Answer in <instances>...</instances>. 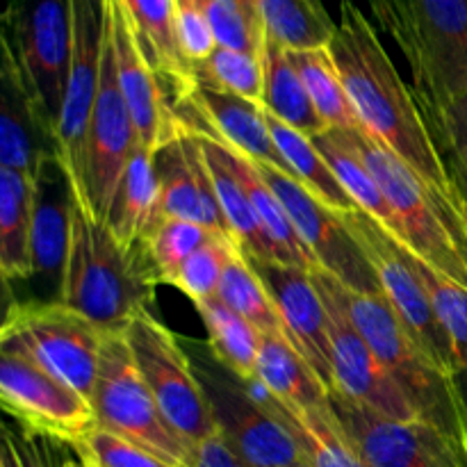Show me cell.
<instances>
[{
    "instance_id": "obj_1",
    "label": "cell",
    "mask_w": 467,
    "mask_h": 467,
    "mask_svg": "<svg viewBox=\"0 0 467 467\" xmlns=\"http://www.w3.org/2000/svg\"><path fill=\"white\" fill-rule=\"evenodd\" d=\"M328 50L365 132L409 164L429 192L465 213L459 187L451 181L413 89L401 80L377 26L356 0H340L337 30Z\"/></svg>"
},
{
    "instance_id": "obj_2",
    "label": "cell",
    "mask_w": 467,
    "mask_h": 467,
    "mask_svg": "<svg viewBox=\"0 0 467 467\" xmlns=\"http://www.w3.org/2000/svg\"><path fill=\"white\" fill-rule=\"evenodd\" d=\"M155 287L158 281L141 244L132 249L119 244L71 187L68 246L57 301L89 317L105 333H123L135 315L150 308Z\"/></svg>"
},
{
    "instance_id": "obj_3",
    "label": "cell",
    "mask_w": 467,
    "mask_h": 467,
    "mask_svg": "<svg viewBox=\"0 0 467 467\" xmlns=\"http://www.w3.org/2000/svg\"><path fill=\"white\" fill-rule=\"evenodd\" d=\"M410 68V89L433 140L467 96V0H368Z\"/></svg>"
},
{
    "instance_id": "obj_4",
    "label": "cell",
    "mask_w": 467,
    "mask_h": 467,
    "mask_svg": "<svg viewBox=\"0 0 467 467\" xmlns=\"http://www.w3.org/2000/svg\"><path fill=\"white\" fill-rule=\"evenodd\" d=\"M349 317L392 377L418 422L427 424L467 467V400L459 377L438 368L410 337L383 295H365L342 285Z\"/></svg>"
},
{
    "instance_id": "obj_5",
    "label": "cell",
    "mask_w": 467,
    "mask_h": 467,
    "mask_svg": "<svg viewBox=\"0 0 467 467\" xmlns=\"http://www.w3.org/2000/svg\"><path fill=\"white\" fill-rule=\"evenodd\" d=\"M381 185L401 223L400 244L467 287V214L438 199L418 173L365 130H340Z\"/></svg>"
},
{
    "instance_id": "obj_6",
    "label": "cell",
    "mask_w": 467,
    "mask_h": 467,
    "mask_svg": "<svg viewBox=\"0 0 467 467\" xmlns=\"http://www.w3.org/2000/svg\"><path fill=\"white\" fill-rule=\"evenodd\" d=\"M105 336L89 317L57 299L14 301L0 328V351L26 356L91 401Z\"/></svg>"
},
{
    "instance_id": "obj_7",
    "label": "cell",
    "mask_w": 467,
    "mask_h": 467,
    "mask_svg": "<svg viewBox=\"0 0 467 467\" xmlns=\"http://www.w3.org/2000/svg\"><path fill=\"white\" fill-rule=\"evenodd\" d=\"M71 0H9L3 14V59L57 137L71 64Z\"/></svg>"
},
{
    "instance_id": "obj_8",
    "label": "cell",
    "mask_w": 467,
    "mask_h": 467,
    "mask_svg": "<svg viewBox=\"0 0 467 467\" xmlns=\"http://www.w3.org/2000/svg\"><path fill=\"white\" fill-rule=\"evenodd\" d=\"M126 340L135 363L169 427L190 447L217 433L213 406L196 377L194 363L176 333L150 310H141L128 324Z\"/></svg>"
},
{
    "instance_id": "obj_9",
    "label": "cell",
    "mask_w": 467,
    "mask_h": 467,
    "mask_svg": "<svg viewBox=\"0 0 467 467\" xmlns=\"http://www.w3.org/2000/svg\"><path fill=\"white\" fill-rule=\"evenodd\" d=\"M91 409L96 415V427L108 429L144 447L171 467L185 465L192 447L169 427L160 413L137 368L126 333L105 336Z\"/></svg>"
},
{
    "instance_id": "obj_10",
    "label": "cell",
    "mask_w": 467,
    "mask_h": 467,
    "mask_svg": "<svg viewBox=\"0 0 467 467\" xmlns=\"http://www.w3.org/2000/svg\"><path fill=\"white\" fill-rule=\"evenodd\" d=\"M340 217L372 265L383 299L390 304L410 337L422 347L424 354L438 368L459 377L461 368L456 363L454 347L433 313L431 299H429L422 278L415 272L410 251L363 210H351Z\"/></svg>"
},
{
    "instance_id": "obj_11",
    "label": "cell",
    "mask_w": 467,
    "mask_h": 467,
    "mask_svg": "<svg viewBox=\"0 0 467 467\" xmlns=\"http://www.w3.org/2000/svg\"><path fill=\"white\" fill-rule=\"evenodd\" d=\"M192 363L213 406L217 431L244 463L251 467L306 463L285 424L254 400L242 379L217 363L213 354L192 356Z\"/></svg>"
},
{
    "instance_id": "obj_12",
    "label": "cell",
    "mask_w": 467,
    "mask_h": 467,
    "mask_svg": "<svg viewBox=\"0 0 467 467\" xmlns=\"http://www.w3.org/2000/svg\"><path fill=\"white\" fill-rule=\"evenodd\" d=\"M73 39L67 94L57 126L59 164L89 208L87 196V137L100 80L105 46V0H71ZM91 213V210H89Z\"/></svg>"
},
{
    "instance_id": "obj_13",
    "label": "cell",
    "mask_w": 467,
    "mask_h": 467,
    "mask_svg": "<svg viewBox=\"0 0 467 467\" xmlns=\"http://www.w3.org/2000/svg\"><path fill=\"white\" fill-rule=\"evenodd\" d=\"M313 281L327 306L337 395L347 397L365 409H372L374 413L386 415V418L404 420V422L418 420L413 406L397 388L388 369L383 368L381 360L377 358L372 347L360 336L354 319L347 313L342 283L324 269L313 272Z\"/></svg>"
},
{
    "instance_id": "obj_14",
    "label": "cell",
    "mask_w": 467,
    "mask_h": 467,
    "mask_svg": "<svg viewBox=\"0 0 467 467\" xmlns=\"http://www.w3.org/2000/svg\"><path fill=\"white\" fill-rule=\"evenodd\" d=\"M0 401L30 433L73 450L96 429L91 401L26 356L0 351Z\"/></svg>"
},
{
    "instance_id": "obj_15",
    "label": "cell",
    "mask_w": 467,
    "mask_h": 467,
    "mask_svg": "<svg viewBox=\"0 0 467 467\" xmlns=\"http://www.w3.org/2000/svg\"><path fill=\"white\" fill-rule=\"evenodd\" d=\"M255 167L260 169L274 194L281 199L296 235L301 237L306 249L317 260L319 269L331 274L349 290L365 292V295H381L372 265L365 258L360 246L356 244L340 214L315 199L295 178L285 176L283 171L267 167V164H255Z\"/></svg>"
},
{
    "instance_id": "obj_16",
    "label": "cell",
    "mask_w": 467,
    "mask_h": 467,
    "mask_svg": "<svg viewBox=\"0 0 467 467\" xmlns=\"http://www.w3.org/2000/svg\"><path fill=\"white\" fill-rule=\"evenodd\" d=\"M137 146L140 137L119 82L117 57L105 23L100 80L89 121V137H87V196H89L91 214L99 222H105L108 217L119 178Z\"/></svg>"
},
{
    "instance_id": "obj_17",
    "label": "cell",
    "mask_w": 467,
    "mask_h": 467,
    "mask_svg": "<svg viewBox=\"0 0 467 467\" xmlns=\"http://www.w3.org/2000/svg\"><path fill=\"white\" fill-rule=\"evenodd\" d=\"M105 23L117 57L119 82L135 121L140 146L155 155L169 141L185 135L187 128L171 96L141 55L121 0H105Z\"/></svg>"
},
{
    "instance_id": "obj_18",
    "label": "cell",
    "mask_w": 467,
    "mask_h": 467,
    "mask_svg": "<svg viewBox=\"0 0 467 467\" xmlns=\"http://www.w3.org/2000/svg\"><path fill=\"white\" fill-rule=\"evenodd\" d=\"M328 404L365 467H463L450 445L418 420L386 418L337 392L328 395Z\"/></svg>"
},
{
    "instance_id": "obj_19",
    "label": "cell",
    "mask_w": 467,
    "mask_h": 467,
    "mask_svg": "<svg viewBox=\"0 0 467 467\" xmlns=\"http://www.w3.org/2000/svg\"><path fill=\"white\" fill-rule=\"evenodd\" d=\"M246 260L272 295L287 342L304 356V360L322 379L324 386L336 392L328 315L322 295L313 281V272L290 267L276 260L251 258V255H246Z\"/></svg>"
},
{
    "instance_id": "obj_20",
    "label": "cell",
    "mask_w": 467,
    "mask_h": 467,
    "mask_svg": "<svg viewBox=\"0 0 467 467\" xmlns=\"http://www.w3.org/2000/svg\"><path fill=\"white\" fill-rule=\"evenodd\" d=\"M178 114L187 132H203L249 158L251 162L267 164L295 178L274 141L263 105L196 85L178 108Z\"/></svg>"
},
{
    "instance_id": "obj_21",
    "label": "cell",
    "mask_w": 467,
    "mask_h": 467,
    "mask_svg": "<svg viewBox=\"0 0 467 467\" xmlns=\"http://www.w3.org/2000/svg\"><path fill=\"white\" fill-rule=\"evenodd\" d=\"M158 176V219H185L217 233H228L210 178L208 160L196 132H185L153 155Z\"/></svg>"
},
{
    "instance_id": "obj_22",
    "label": "cell",
    "mask_w": 467,
    "mask_h": 467,
    "mask_svg": "<svg viewBox=\"0 0 467 467\" xmlns=\"http://www.w3.org/2000/svg\"><path fill=\"white\" fill-rule=\"evenodd\" d=\"M0 167L35 181L46 162L59 160L57 137L39 117L16 68L7 59H3L0 68Z\"/></svg>"
},
{
    "instance_id": "obj_23",
    "label": "cell",
    "mask_w": 467,
    "mask_h": 467,
    "mask_svg": "<svg viewBox=\"0 0 467 467\" xmlns=\"http://www.w3.org/2000/svg\"><path fill=\"white\" fill-rule=\"evenodd\" d=\"M244 383L254 400L285 424L310 467H365L331 404L301 409L278 401L258 379Z\"/></svg>"
},
{
    "instance_id": "obj_24",
    "label": "cell",
    "mask_w": 467,
    "mask_h": 467,
    "mask_svg": "<svg viewBox=\"0 0 467 467\" xmlns=\"http://www.w3.org/2000/svg\"><path fill=\"white\" fill-rule=\"evenodd\" d=\"M121 3L126 7L128 21L135 32L141 55L150 64L178 109L194 91L196 82L194 71L185 62L178 46L173 0H121Z\"/></svg>"
},
{
    "instance_id": "obj_25",
    "label": "cell",
    "mask_w": 467,
    "mask_h": 467,
    "mask_svg": "<svg viewBox=\"0 0 467 467\" xmlns=\"http://www.w3.org/2000/svg\"><path fill=\"white\" fill-rule=\"evenodd\" d=\"M158 203L160 190L153 153H149L144 146H137L119 178L105 226L112 231L119 244L132 249L158 222Z\"/></svg>"
},
{
    "instance_id": "obj_26",
    "label": "cell",
    "mask_w": 467,
    "mask_h": 467,
    "mask_svg": "<svg viewBox=\"0 0 467 467\" xmlns=\"http://www.w3.org/2000/svg\"><path fill=\"white\" fill-rule=\"evenodd\" d=\"M35 181L0 167V272L5 283L26 281L35 274Z\"/></svg>"
},
{
    "instance_id": "obj_27",
    "label": "cell",
    "mask_w": 467,
    "mask_h": 467,
    "mask_svg": "<svg viewBox=\"0 0 467 467\" xmlns=\"http://www.w3.org/2000/svg\"><path fill=\"white\" fill-rule=\"evenodd\" d=\"M68 187L67 171L59 160L44 164L35 178V231H32V260L35 274L62 276L68 246Z\"/></svg>"
},
{
    "instance_id": "obj_28",
    "label": "cell",
    "mask_w": 467,
    "mask_h": 467,
    "mask_svg": "<svg viewBox=\"0 0 467 467\" xmlns=\"http://www.w3.org/2000/svg\"><path fill=\"white\" fill-rule=\"evenodd\" d=\"M203 146L205 160H208L210 178H213L214 194H217L219 208H222L223 219L228 223V231L237 240L240 249L251 258L274 260L272 246H269L267 235H265L260 219L255 214L254 205H251L249 194H246L244 185L237 178L235 169H233L231 155L222 141L213 140V137L196 132Z\"/></svg>"
},
{
    "instance_id": "obj_29",
    "label": "cell",
    "mask_w": 467,
    "mask_h": 467,
    "mask_svg": "<svg viewBox=\"0 0 467 467\" xmlns=\"http://www.w3.org/2000/svg\"><path fill=\"white\" fill-rule=\"evenodd\" d=\"M228 155H231L233 169H235L237 178H240L242 185H244L246 194H249L251 199V205H254L255 214H258L260 226H263L269 246H272L274 260L283 265H290V267L306 269V272H317V260L313 258V254L306 249L301 237L296 235L295 226H292L281 199L274 194V190L263 178L260 169L255 167L249 158L237 153V150L228 149Z\"/></svg>"
},
{
    "instance_id": "obj_30",
    "label": "cell",
    "mask_w": 467,
    "mask_h": 467,
    "mask_svg": "<svg viewBox=\"0 0 467 467\" xmlns=\"http://www.w3.org/2000/svg\"><path fill=\"white\" fill-rule=\"evenodd\" d=\"M265 62V94L263 108L278 121L287 123L295 130L304 132L308 137H317L327 132V123L315 109L304 80L296 71L295 62L290 57V50L281 48L274 41H267V48L263 55Z\"/></svg>"
},
{
    "instance_id": "obj_31",
    "label": "cell",
    "mask_w": 467,
    "mask_h": 467,
    "mask_svg": "<svg viewBox=\"0 0 467 467\" xmlns=\"http://www.w3.org/2000/svg\"><path fill=\"white\" fill-rule=\"evenodd\" d=\"M315 146H317L319 153L324 155L328 167L333 169V173L337 176L340 185L345 187L347 194L351 196L356 208L368 213L372 219H377L397 242H401L404 231H401L400 217H397V213L392 210L388 196L383 194L381 185H379V181L374 178V173L369 171V167L363 162V158L347 144V140L340 135V130H327L322 132V135H317L315 137Z\"/></svg>"
},
{
    "instance_id": "obj_32",
    "label": "cell",
    "mask_w": 467,
    "mask_h": 467,
    "mask_svg": "<svg viewBox=\"0 0 467 467\" xmlns=\"http://www.w3.org/2000/svg\"><path fill=\"white\" fill-rule=\"evenodd\" d=\"M258 379L278 401L290 406L328 404V390L304 356L281 336H263L258 356Z\"/></svg>"
},
{
    "instance_id": "obj_33",
    "label": "cell",
    "mask_w": 467,
    "mask_h": 467,
    "mask_svg": "<svg viewBox=\"0 0 467 467\" xmlns=\"http://www.w3.org/2000/svg\"><path fill=\"white\" fill-rule=\"evenodd\" d=\"M267 123L269 130H272L274 141H276L278 150H281V155L285 158L287 167H290L296 182H301L315 199L322 201V203L327 205V208H331L333 213L347 214L351 213V210H358L354 201H351V196L345 192V187L340 185V181H337V176L333 173V169L328 167L324 155L319 153L313 137L304 135V132L295 130V128H290L287 123L278 121V119L272 117L269 112Z\"/></svg>"
},
{
    "instance_id": "obj_34",
    "label": "cell",
    "mask_w": 467,
    "mask_h": 467,
    "mask_svg": "<svg viewBox=\"0 0 467 467\" xmlns=\"http://www.w3.org/2000/svg\"><path fill=\"white\" fill-rule=\"evenodd\" d=\"M194 306L208 331V349L214 360L242 381H254L258 377L263 336L219 296H210Z\"/></svg>"
},
{
    "instance_id": "obj_35",
    "label": "cell",
    "mask_w": 467,
    "mask_h": 467,
    "mask_svg": "<svg viewBox=\"0 0 467 467\" xmlns=\"http://www.w3.org/2000/svg\"><path fill=\"white\" fill-rule=\"evenodd\" d=\"M269 41L285 50L328 48L337 30L322 0H255Z\"/></svg>"
},
{
    "instance_id": "obj_36",
    "label": "cell",
    "mask_w": 467,
    "mask_h": 467,
    "mask_svg": "<svg viewBox=\"0 0 467 467\" xmlns=\"http://www.w3.org/2000/svg\"><path fill=\"white\" fill-rule=\"evenodd\" d=\"M306 91L328 130H365L328 48L290 50Z\"/></svg>"
},
{
    "instance_id": "obj_37",
    "label": "cell",
    "mask_w": 467,
    "mask_h": 467,
    "mask_svg": "<svg viewBox=\"0 0 467 467\" xmlns=\"http://www.w3.org/2000/svg\"><path fill=\"white\" fill-rule=\"evenodd\" d=\"M217 296L228 308L235 310L240 317H244L260 336L285 337L283 322L278 317V310L274 306L272 295L265 287L263 278L251 267V263L246 260L242 249L228 263L222 283H219Z\"/></svg>"
},
{
    "instance_id": "obj_38",
    "label": "cell",
    "mask_w": 467,
    "mask_h": 467,
    "mask_svg": "<svg viewBox=\"0 0 467 467\" xmlns=\"http://www.w3.org/2000/svg\"><path fill=\"white\" fill-rule=\"evenodd\" d=\"M194 82L263 105L265 62L254 53L217 46L208 59L194 67Z\"/></svg>"
},
{
    "instance_id": "obj_39",
    "label": "cell",
    "mask_w": 467,
    "mask_h": 467,
    "mask_svg": "<svg viewBox=\"0 0 467 467\" xmlns=\"http://www.w3.org/2000/svg\"><path fill=\"white\" fill-rule=\"evenodd\" d=\"M214 235L217 231H210L201 223L185 222V219H158L140 242L150 267H153L158 285L160 283L167 285L178 267L201 246L208 244Z\"/></svg>"
},
{
    "instance_id": "obj_40",
    "label": "cell",
    "mask_w": 467,
    "mask_h": 467,
    "mask_svg": "<svg viewBox=\"0 0 467 467\" xmlns=\"http://www.w3.org/2000/svg\"><path fill=\"white\" fill-rule=\"evenodd\" d=\"M201 3L219 46L263 57L269 36L255 0H201Z\"/></svg>"
},
{
    "instance_id": "obj_41",
    "label": "cell",
    "mask_w": 467,
    "mask_h": 467,
    "mask_svg": "<svg viewBox=\"0 0 467 467\" xmlns=\"http://www.w3.org/2000/svg\"><path fill=\"white\" fill-rule=\"evenodd\" d=\"M240 251V244L233 235L217 233L208 244L201 246L196 254H192L185 263L178 267V272L169 278L167 285L176 287L182 295L190 296L192 304L217 296L219 283L233 255Z\"/></svg>"
},
{
    "instance_id": "obj_42",
    "label": "cell",
    "mask_w": 467,
    "mask_h": 467,
    "mask_svg": "<svg viewBox=\"0 0 467 467\" xmlns=\"http://www.w3.org/2000/svg\"><path fill=\"white\" fill-rule=\"evenodd\" d=\"M410 258H413L415 272L427 287L433 313H436L438 322L442 324L451 347H454L456 363H459L461 372H467V287L442 276L441 272L429 267L413 254H410Z\"/></svg>"
},
{
    "instance_id": "obj_43",
    "label": "cell",
    "mask_w": 467,
    "mask_h": 467,
    "mask_svg": "<svg viewBox=\"0 0 467 467\" xmlns=\"http://www.w3.org/2000/svg\"><path fill=\"white\" fill-rule=\"evenodd\" d=\"M76 451L87 467H171L144 447L100 427L87 433Z\"/></svg>"
},
{
    "instance_id": "obj_44",
    "label": "cell",
    "mask_w": 467,
    "mask_h": 467,
    "mask_svg": "<svg viewBox=\"0 0 467 467\" xmlns=\"http://www.w3.org/2000/svg\"><path fill=\"white\" fill-rule=\"evenodd\" d=\"M173 9H176L178 46L185 62L194 71L196 64L208 59L219 44L201 0H173Z\"/></svg>"
},
{
    "instance_id": "obj_45",
    "label": "cell",
    "mask_w": 467,
    "mask_h": 467,
    "mask_svg": "<svg viewBox=\"0 0 467 467\" xmlns=\"http://www.w3.org/2000/svg\"><path fill=\"white\" fill-rule=\"evenodd\" d=\"M438 149H441L442 158H445L451 181L459 187L467 213V135L454 119H450L445 135L438 140Z\"/></svg>"
},
{
    "instance_id": "obj_46",
    "label": "cell",
    "mask_w": 467,
    "mask_h": 467,
    "mask_svg": "<svg viewBox=\"0 0 467 467\" xmlns=\"http://www.w3.org/2000/svg\"><path fill=\"white\" fill-rule=\"evenodd\" d=\"M182 467H251L249 463L240 459L235 454L231 445L223 441L222 433H214V436L205 438L203 442L194 445L190 450L185 465Z\"/></svg>"
},
{
    "instance_id": "obj_47",
    "label": "cell",
    "mask_w": 467,
    "mask_h": 467,
    "mask_svg": "<svg viewBox=\"0 0 467 467\" xmlns=\"http://www.w3.org/2000/svg\"><path fill=\"white\" fill-rule=\"evenodd\" d=\"M0 467H44L35 447L21 441L12 431H5L3 451H0Z\"/></svg>"
},
{
    "instance_id": "obj_48",
    "label": "cell",
    "mask_w": 467,
    "mask_h": 467,
    "mask_svg": "<svg viewBox=\"0 0 467 467\" xmlns=\"http://www.w3.org/2000/svg\"><path fill=\"white\" fill-rule=\"evenodd\" d=\"M451 119H454V121L459 123L461 128H463L465 135H467V96H465L463 100H461L459 105H456L454 112H451Z\"/></svg>"
},
{
    "instance_id": "obj_49",
    "label": "cell",
    "mask_w": 467,
    "mask_h": 467,
    "mask_svg": "<svg viewBox=\"0 0 467 467\" xmlns=\"http://www.w3.org/2000/svg\"><path fill=\"white\" fill-rule=\"evenodd\" d=\"M59 467H87V465L82 463L80 459H78V461H64V463L59 465Z\"/></svg>"
},
{
    "instance_id": "obj_50",
    "label": "cell",
    "mask_w": 467,
    "mask_h": 467,
    "mask_svg": "<svg viewBox=\"0 0 467 467\" xmlns=\"http://www.w3.org/2000/svg\"><path fill=\"white\" fill-rule=\"evenodd\" d=\"M287 467H310L308 463H296V465H287Z\"/></svg>"
}]
</instances>
